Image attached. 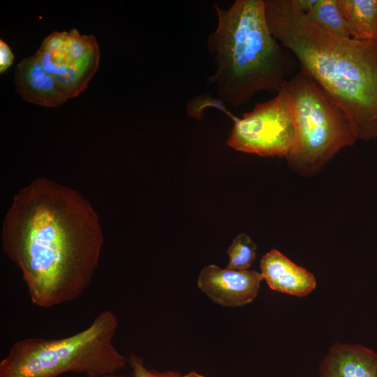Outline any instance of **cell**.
Instances as JSON below:
<instances>
[{"label": "cell", "instance_id": "5", "mask_svg": "<svg viewBox=\"0 0 377 377\" xmlns=\"http://www.w3.org/2000/svg\"><path fill=\"white\" fill-rule=\"evenodd\" d=\"M290 82L294 96L295 136L286 158L295 172L311 177L358 138L344 112L307 73L300 69Z\"/></svg>", "mask_w": 377, "mask_h": 377}, {"label": "cell", "instance_id": "16", "mask_svg": "<svg viewBox=\"0 0 377 377\" xmlns=\"http://www.w3.org/2000/svg\"><path fill=\"white\" fill-rule=\"evenodd\" d=\"M14 61V55L8 45L0 40V73L5 72L11 66Z\"/></svg>", "mask_w": 377, "mask_h": 377}, {"label": "cell", "instance_id": "2", "mask_svg": "<svg viewBox=\"0 0 377 377\" xmlns=\"http://www.w3.org/2000/svg\"><path fill=\"white\" fill-rule=\"evenodd\" d=\"M264 1L273 37L344 112L358 140L377 138V41L330 34L292 0Z\"/></svg>", "mask_w": 377, "mask_h": 377}, {"label": "cell", "instance_id": "19", "mask_svg": "<svg viewBox=\"0 0 377 377\" xmlns=\"http://www.w3.org/2000/svg\"><path fill=\"white\" fill-rule=\"evenodd\" d=\"M180 377H205V376L197 373L195 371H191L184 376H181Z\"/></svg>", "mask_w": 377, "mask_h": 377}, {"label": "cell", "instance_id": "11", "mask_svg": "<svg viewBox=\"0 0 377 377\" xmlns=\"http://www.w3.org/2000/svg\"><path fill=\"white\" fill-rule=\"evenodd\" d=\"M351 38L377 41V0H337Z\"/></svg>", "mask_w": 377, "mask_h": 377}, {"label": "cell", "instance_id": "9", "mask_svg": "<svg viewBox=\"0 0 377 377\" xmlns=\"http://www.w3.org/2000/svg\"><path fill=\"white\" fill-rule=\"evenodd\" d=\"M260 273L273 290L297 297H304L316 286L315 276L278 250L265 253L260 262Z\"/></svg>", "mask_w": 377, "mask_h": 377}, {"label": "cell", "instance_id": "10", "mask_svg": "<svg viewBox=\"0 0 377 377\" xmlns=\"http://www.w3.org/2000/svg\"><path fill=\"white\" fill-rule=\"evenodd\" d=\"M318 371L320 377H377V353L361 345L335 343Z\"/></svg>", "mask_w": 377, "mask_h": 377}, {"label": "cell", "instance_id": "18", "mask_svg": "<svg viewBox=\"0 0 377 377\" xmlns=\"http://www.w3.org/2000/svg\"><path fill=\"white\" fill-rule=\"evenodd\" d=\"M156 377H180L181 375L179 373L175 371H164V372H158L155 370Z\"/></svg>", "mask_w": 377, "mask_h": 377}, {"label": "cell", "instance_id": "3", "mask_svg": "<svg viewBox=\"0 0 377 377\" xmlns=\"http://www.w3.org/2000/svg\"><path fill=\"white\" fill-rule=\"evenodd\" d=\"M218 23L207 41L216 70L207 77L217 97L239 108L261 91H279L287 81L285 54L269 29L264 0L213 5Z\"/></svg>", "mask_w": 377, "mask_h": 377}, {"label": "cell", "instance_id": "8", "mask_svg": "<svg viewBox=\"0 0 377 377\" xmlns=\"http://www.w3.org/2000/svg\"><path fill=\"white\" fill-rule=\"evenodd\" d=\"M263 277L256 270H235L209 265L200 271L197 285L214 303L226 307L242 306L258 295Z\"/></svg>", "mask_w": 377, "mask_h": 377}, {"label": "cell", "instance_id": "12", "mask_svg": "<svg viewBox=\"0 0 377 377\" xmlns=\"http://www.w3.org/2000/svg\"><path fill=\"white\" fill-rule=\"evenodd\" d=\"M306 15L314 24L325 31L338 37L350 38L337 0H317Z\"/></svg>", "mask_w": 377, "mask_h": 377}, {"label": "cell", "instance_id": "14", "mask_svg": "<svg viewBox=\"0 0 377 377\" xmlns=\"http://www.w3.org/2000/svg\"><path fill=\"white\" fill-rule=\"evenodd\" d=\"M207 107H216L222 110L227 114H230L229 112L225 108V103L222 101L218 97L215 98L209 94H202L193 98L187 102L186 110L188 116L200 120L202 119ZM231 117L235 121V118L232 116Z\"/></svg>", "mask_w": 377, "mask_h": 377}, {"label": "cell", "instance_id": "4", "mask_svg": "<svg viewBox=\"0 0 377 377\" xmlns=\"http://www.w3.org/2000/svg\"><path fill=\"white\" fill-rule=\"evenodd\" d=\"M118 325L114 313L105 310L73 335L18 340L0 362V377H58L69 372L101 377L115 374L127 362L112 343Z\"/></svg>", "mask_w": 377, "mask_h": 377}, {"label": "cell", "instance_id": "17", "mask_svg": "<svg viewBox=\"0 0 377 377\" xmlns=\"http://www.w3.org/2000/svg\"><path fill=\"white\" fill-rule=\"evenodd\" d=\"M316 1L317 0H292L295 8L305 14L313 7Z\"/></svg>", "mask_w": 377, "mask_h": 377}, {"label": "cell", "instance_id": "7", "mask_svg": "<svg viewBox=\"0 0 377 377\" xmlns=\"http://www.w3.org/2000/svg\"><path fill=\"white\" fill-rule=\"evenodd\" d=\"M295 136L294 96L287 80L269 101L235 119L227 144L236 151L260 156L286 157Z\"/></svg>", "mask_w": 377, "mask_h": 377}, {"label": "cell", "instance_id": "1", "mask_svg": "<svg viewBox=\"0 0 377 377\" xmlns=\"http://www.w3.org/2000/svg\"><path fill=\"white\" fill-rule=\"evenodd\" d=\"M2 248L19 267L31 302L50 308L78 298L99 264L103 234L77 191L37 178L17 193L3 223Z\"/></svg>", "mask_w": 377, "mask_h": 377}, {"label": "cell", "instance_id": "20", "mask_svg": "<svg viewBox=\"0 0 377 377\" xmlns=\"http://www.w3.org/2000/svg\"><path fill=\"white\" fill-rule=\"evenodd\" d=\"M101 377H126V376H125L124 375H119V374H117L115 373V374L105 375V376H101Z\"/></svg>", "mask_w": 377, "mask_h": 377}, {"label": "cell", "instance_id": "6", "mask_svg": "<svg viewBox=\"0 0 377 377\" xmlns=\"http://www.w3.org/2000/svg\"><path fill=\"white\" fill-rule=\"evenodd\" d=\"M32 56L63 104L87 87L98 70L100 50L94 36L72 29L50 34Z\"/></svg>", "mask_w": 377, "mask_h": 377}, {"label": "cell", "instance_id": "13", "mask_svg": "<svg viewBox=\"0 0 377 377\" xmlns=\"http://www.w3.org/2000/svg\"><path fill=\"white\" fill-rule=\"evenodd\" d=\"M257 251V244L244 233L237 235L227 249L229 257L226 268L235 270L249 269Z\"/></svg>", "mask_w": 377, "mask_h": 377}, {"label": "cell", "instance_id": "15", "mask_svg": "<svg viewBox=\"0 0 377 377\" xmlns=\"http://www.w3.org/2000/svg\"><path fill=\"white\" fill-rule=\"evenodd\" d=\"M127 362L133 377H156L155 370H149L145 366L142 357L138 354L131 353Z\"/></svg>", "mask_w": 377, "mask_h": 377}]
</instances>
